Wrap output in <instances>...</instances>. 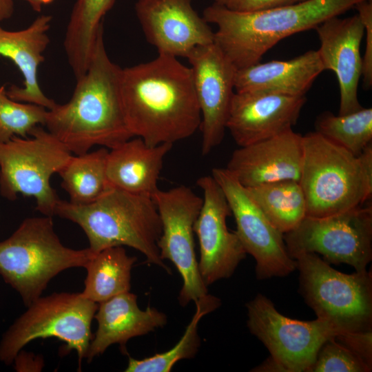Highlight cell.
<instances>
[{
  "instance_id": "1",
  "label": "cell",
  "mask_w": 372,
  "mask_h": 372,
  "mask_svg": "<svg viewBox=\"0 0 372 372\" xmlns=\"http://www.w3.org/2000/svg\"><path fill=\"white\" fill-rule=\"evenodd\" d=\"M121 96L130 132L148 145L174 144L200 127L191 68L176 56L158 54L150 61L122 68Z\"/></svg>"
},
{
  "instance_id": "2",
  "label": "cell",
  "mask_w": 372,
  "mask_h": 372,
  "mask_svg": "<svg viewBox=\"0 0 372 372\" xmlns=\"http://www.w3.org/2000/svg\"><path fill=\"white\" fill-rule=\"evenodd\" d=\"M102 24L87 70L68 102L48 110L45 126L76 155L94 145L112 149L132 138L121 96L122 68L109 57Z\"/></svg>"
},
{
  "instance_id": "3",
  "label": "cell",
  "mask_w": 372,
  "mask_h": 372,
  "mask_svg": "<svg viewBox=\"0 0 372 372\" xmlns=\"http://www.w3.org/2000/svg\"><path fill=\"white\" fill-rule=\"evenodd\" d=\"M363 0H304L270 10L241 12L215 3L203 11L215 24L214 43L237 70L259 63L282 39L316 29L329 18L340 16Z\"/></svg>"
},
{
  "instance_id": "4",
  "label": "cell",
  "mask_w": 372,
  "mask_h": 372,
  "mask_svg": "<svg viewBox=\"0 0 372 372\" xmlns=\"http://www.w3.org/2000/svg\"><path fill=\"white\" fill-rule=\"evenodd\" d=\"M54 215L79 225L93 254L108 247L127 246L141 252L147 262L172 273L160 256L157 243L162 225L151 196L112 186L89 204L59 200Z\"/></svg>"
},
{
  "instance_id": "5",
  "label": "cell",
  "mask_w": 372,
  "mask_h": 372,
  "mask_svg": "<svg viewBox=\"0 0 372 372\" xmlns=\"http://www.w3.org/2000/svg\"><path fill=\"white\" fill-rule=\"evenodd\" d=\"M93 254L62 244L51 216L28 218L0 242V276L28 307L61 271L84 267Z\"/></svg>"
},
{
  "instance_id": "6",
  "label": "cell",
  "mask_w": 372,
  "mask_h": 372,
  "mask_svg": "<svg viewBox=\"0 0 372 372\" xmlns=\"http://www.w3.org/2000/svg\"><path fill=\"white\" fill-rule=\"evenodd\" d=\"M300 185L307 216L324 217L369 201L372 196L364 180L360 161L316 131L302 136Z\"/></svg>"
},
{
  "instance_id": "7",
  "label": "cell",
  "mask_w": 372,
  "mask_h": 372,
  "mask_svg": "<svg viewBox=\"0 0 372 372\" xmlns=\"http://www.w3.org/2000/svg\"><path fill=\"white\" fill-rule=\"evenodd\" d=\"M294 259L299 293L317 318L337 334L372 330L371 271L344 273L315 253L300 254Z\"/></svg>"
},
{
  "instance_id": "8",
  "label": "cell",
  "mask_w": 372,
  "mask_h": 372,
  "mask_svg": "<svg viewBox=\"0 0 372 372\" xmlns=\"http://www.w3.org/2000/svg\"><path fill=\"white\" fill-rule=\"evenodd\" d=\"M98 306L81 293L40 296L3 335L0 362L12 364L19 352L34 340L56 338L66 343L68 351H76L80 366L92 338L91 324Z\"/></svg>"
},
{
  "instance_id": "9",
  "label": "cell",
  "mask_w": 372,
  "mask_h": 372,
  "mask_svg": "<svg viewBox=\"0 0 372 372\" xmlns=\"http://www.w3.org/2000/svg\"><path fill=\"white\" fill-rule=\"evenodd\" d=\"M30 138L14 136L0 143V194L14 200L18 194L33 197L36 209L52 217L59 198L50 183L72 152L55 136L37 125Z\"/></svg>"
},
{
  "instance_id": "10",
  "label": "cell",
  "mask_w": 372,
  "mask_h": 372,
  "mask_svg": "<svg viewBox=\"0 0 372 372\" xmlns=\"http://www.w3.org/2000/svg\"><path fill=\"white\" fill-rule=\"evenodd\" d=\"M289 255L319 254L328 263L347 264L366 270L372 259V206L360 205L324 217L306 216L284 234Z\"/></svg>"
},
{
  "instance_id": "11",
  "label": "cell",
  "mask_w": 372,
  "mask_h": 372,
  "mask_svg": "<svg viewBox=\"0 0 372 372\" xmlns=\"http://www.w3.org/2000/svg\"><path fill=\"white\" fill-rule=\"evenodd\" d=\"M247 327L286 372H309L322 345L337 333L327 322L286 317L262 293L246 304Z\"/></svg>"
},
{
  "instance_id": "12",
  "label": "cell",
  "mask_w": 372,
  "mask_h": 372,
  "mask_svg": "<svg viewBox=\"0 0 372 372\" xmlns=\"http://www.w3.org/2000/svg\"><path fill=\"white\" fill-rule=\"evenodd\" d=\"M158 211L162 233L157 245L163 260H170L180 274L183 285L178 300L182 306L208 293L195 254L194 226L203 198L185 185L158 189L152 196Z\"/></svg>"
},
{
  "instance_id": "13",
  "label": "cell",
  "mask_w": 372,
  "mask_h": 372,
  "mask_svg": "<svg viewBox=\"0 0 372 372\" xmlns=\"http://www.w3.org/2000/svg\"><path fill=\"white\" fill-rule=\"evenodd\" d=\"M211 176L222 188L236 224L235 232L256 262L258 280L285 277L296 269L284 234L267 219L246 187L227 169L215 167Z\"/></svg>"
},
{
  "instance_id": "14",
  "label": "cell",
  "mask_w": 372,
  "mask_h": 372,
  "mask_svg": "<svg viewBox=\"0 0 372 372\" xmlns=\"http://www.w3.org/2000/svg\"><path fill=\"white\" fill-rule=\"evenodd\" d=\"M203 204L194 231L200 246L198 271L207 287L231 277L247 252L235 231H230L227 218L231 215L225 195L211 176L199 178Z\"/></svg>"
},
{
  "instance_id": "15",
  "label": "cell",
  "mask_w": 372,
  "mask_h": 372,
  "mask_svg": "<svg viewBox=\"0 0 372 372\" xmlns=\"http://www.w3.org/2000/svg\"><path fill=\"white\" fill-rule=\"evenodd\" d=\"M187 59L201 114V153L207 155L224 138L237 69L214 43L194 48Z\"/></svg>"
},
{
  "instance_id": "16",
  "label": "cell",
  "mask_w": 372,
  "mask_h": 372,
  "mask_svg": "<svg viewBox=\"0 0 372 372\" xmlns=\"http://www.w3.org/2000/svg\"><path fill=\"white\" fill-rule=\"evenodd\" d=\"M192 0H137L135 12L146 40L158 54L187 58L196 47L214 43V32Z\"/></svg>"
},
{
  "instance_id": "17",
  "label": "cell",
  "mask_w": 372,
  "mask_h": 372,
  "mask_svg": "<svg viewBox=\"0 0 372 372\" xmlns=\"http://www.w3.org/2000/svg\"><path fill=\"white\" fill-rule=\"evenodd\" d=\"M320 41L317 50L324 70L333 71L340 87V115L360 110L358 89L362 76L360 45L364 28L358 16L327 19L316 29Z\"/></svg>"
},
{
  "instance_id": "18",
  "label": "cell",
  "mask_w": 372,
  "mask_h": 372,
  "mask_svg": "<svg viewBox=\"0 0 372 372\" xmlns=\"http://www.w3.org/2000/svg\"><path fill=\"white\" fill-rule=\"evenodd\" d=\"M305 103V96L235 92L226 127L246 146L291 130Z\"/></svg>"
},
{
  "instance_id": "19",
  "label": "cell",
  "mask_w": 372,
  "mask_h": 372,
  "mask_svg": "<svg viewBox=\"0 0 372 372\" xmlns=\"http://www.w3.org/2000/svg\"><path fill=\"white\" fill-rule=\"evenodd\" d=\"M302 157V136L291 129L239 147L226 168L245 187L288 179L299 181Z\"/></svg>"
},
{
  "instance_id": "20",
  "label": "cell",
  "mask_w": 372,
  "mask_h": 372,
  "mask_svg": "<svg viewBox=\"0 0 372 372\" xmlns=\"http://www.w3.org/2000/svg\"><path fill=\"white\" fill-rule=\"evenodd\" d=\"M51 21L50 15L42 14L21 30L10 31L0 26V55L10 59L23 76V86L11 85L6 91L7 95L14 101L37 104L48 110L52 108L56 102L41 89L38 70L50 43L48 32Z\"/></svg>"
},
{
  "instance_id": "21",
  "label": "cell",
  "mask_w": 372,
  "mask_h": 372,
  "mask_svg": "<svg viewBox=\"0 0 372 372\" xmlns=\"http://www.w3.org/2000/svg\"><path fill=\"white\" fill-rule=\"evenodd\" d=\"M98 328L90 341L85 358L90 362L112 344L125 349L127 341L164 327L166 315L156 308L141 310L137 296L128 292L116 295L99 304L94 315Z\"/></svg>"
},
{
  "instance_id": "22",
  "label": "cell",
  "mask_w": 372,
  "mask_h": 372,
  "mask_svg": "<svg viewBox=\"0 0 372 372\" xmlns=\"http://www.w3.org/2000/svg\"><path fill=\"white\" fill-rule=\"evenodd\" d=\"M324 70L317 50H309L290 60L259 62L237 70L234 89L236 92L305 96Z\"/></svg>"
},
{
  "instance_id": "23",
  "label": "cell",
  "mask_w": 372,
  "mask_h": 372,
  "mask_svg": "<svg viewBox=\"0 0 372 372\" xmlns=\"http://www.w3.org/2000/svg\"><path fill=\"white\" fill-rule=\"evenodd\" d=\"M172 145L150 146L137 137L110 149L105 167L109 183L130 193L152 197L158 189L163 161Z\"/></svg>"
},
{
  "instance_id": "24",
  "label": "cell",
  "mask_w": 372,
  "mask_h": 372,
  "mask_svg": "<svg viewBox=\"0 0 372 372\" xmlns=\"http://www.w3.org/2000/svg\"><path fill=\"white\" fill-rule=\"evenodd\" d=\"M115 1H76L63 40L67 59L76 79L87 70L103 17Z\"/></svg>"
},
{
  "instance_id": "25",
  "label": "cell",
  "mask_w": 372,
  "mask_h": 372,
  "mask_svg": "<svg viewBox=\"0 0 372 372\" xmlns=\"http://www.w3.org/2000/svg\"><path fill=\"white\" fill-rule=\"evenodd\" d=\"M137 258L127 254L122 246L104 249L96 254L84 268L87 276L81 294L99 304L131 288V271Z\"/></svg>"
},
{
  "instance_id": "26",
  "label": "cell",
  "mask_w": 372,
  "mask_h": 372,
  "mask_svg": "<svg viewBox=\"0 0 372 372\" xmlns=\"http://www.w3.org/2000/svg\"><path fill=\"white\" fill-rule=\"evenodd\" d=\"M270 223L282 234L294 229L307 216L299 181L288 179L246 187Z\"/></svg>"
},
{
  "instance_id": "27",
  "label": "cell",
  "mask_w": 372,
  "mask_h": 372,
  "mask_svg": "<svg viewBox=\"0 0 372 372\" xmlns=\"http://www.w3.org/2000/svg\"><path fill=\"white\" fill-rule=\"evenodd\" d=\"M108 150L100 148L76 156H71L59 174L61 187L74 204H89L100 198L110 187L106 176Z\"/></svg>"
},
{
  "instance_id": "28",
  "label": "cell",
  "mask_w": 372,
  "mask_h": 372,
  "mask_svg": "<svg viewBox=\"0 0 372 372\" xmlns=\"http://www.w3.org/2000/svg\"><path fill=\"white\" fill-rule=\"evenodd\" d=\"M195 313L178 342L169 350L151 357L136 360L129 357L126 372H169L174 365L184 359L193 358L200 345L198 333V323L205 315L212 312L221 304L220 300L212 295L200 298L196 302Z\"/></svg>"
},
{
  "instance_id": "29",
  "label": "cell",
  "mask_w": 372,
  "mask_h": 372,
  "mask_svg": "<svg viewBox=\"0 0 372 372\" xmlns=\"http://www.w3.org/2000/svg\"><path fill=\"white\" fill-rule=\"evenodd\" d=\"M315 129L328 140L358 156L372 143V108L362 107L337 116L324 112L316 118Z\"/></svg>"
},
{
  "instance_id": "30",
  "label": "cell",
  "mask_w": 372,
  "mask_h": 372,
  "mask_svg": "<svg viewBox=\"0 0 372 372\" xmlns=\"http://www.w3.org/2000/svg\"><path fill=\"white\" fill-rule=\"evenodd\" d=\"M48 109L37 104L11 99L0 87V143L17 136L28 138L37 125H44Z\"/></svg>"
},
{
  "instance_id": "31",
  "label": "cell",
  "mask_w": 372,
  "mask_h": 372,
  "mask_svg": "<svg viewBox=\"0 0 372 372\" xmlns=\"http://www.w3.org/2000/svg\"><path fill=\"white\" fill-rule=\"evenodd\" d=\"M371 370L334 337L320 347L309 372H369Z\"/></svg>"
},
{
  "instance_id": "32",
  "label": "cell",
  "mask_w": 372,
  "mask_h": 372,
  "mask_svg": "<svg viewBox=\"0 0 372 372\" xmlns=\"http://www.w3.org/2000/svg\"><path fill=\"white\" fill-rule=\"evenodd\" d=\"M354 8L358 11L365 34V50L362 58V76L363 87L371 89L372 86V1L363 0L358 3Z\"/></svg>"
},
{
  "instance_id": "33",
  "label": "cell",
  "mask_w": 372,
  "mask_h": 372,
  "mask_svg": "<svg viewBox=\"0 0 372 372\" xmlns=\"http://www.w3.org/2000/svg\"><path fill=\"white\" fill-rule=\"evenodd\" d=\"M334 339L357 355L372 369V330L341 333Z\"/></svg>"
},
{
  "instance_id": "34",
  "label": "cell",
  "mask_w": 372,
  "mask_h": 372,
  "mask_svg": "<svg viewBox=\"0 0 372 372\" xmlns=\"http://www.w3.org/2000/svg\"><path fill=\"white\" fill-rule=\"evenodd\" d=\"M303 1L304 0H214V3L232 11L255 12Z\"/></svg>"
},
{
  "instance_id": "35",
  "label": "cell",
  "mask_w": 372,
  "mask_h": 372,
  "mask_svg": "<svg viewBox=\"0 0 372 372\" xmlns=\"http://www.w3.org/2000/svg\"><path fill=\"white\" fill-rule=\"evenodd\" d=\"M251 371L258 372H286L285 368L271 356Z\"/></svg>"
},
{
  "instance_id": "36",
  "label": "cell",
  "mask_w": 372,
  "mask_h": 372,
  "mask_svg": "<svg viewBox=\"0 0 372 372\" xmlns=\"http://www.w3.org/2000/svg\"><path fill=\"white\" fill-rule=\"evenodd\" d=\"M14 12V0H0V23L11 17Z\"/></svg>"
},
{
  "instance_id": "37",
  "label": "cell",
  "mask_w": 372,
  "mask_h": 372,
  "mask_svg": "<svg viewBox=\"0 0 372 372\" xmlns=\"http://www.w3.org/2000/svg\"><path fill=\"white\" fill-rule=\"evenodd\" d=\"M30 4L33 10L40 12L43 6L53 2L54 0H23Z\"/></svg>"
},
{
  "instance_id": "38",
  "label": "cell",
  "mask_w": 372,
  "mask_h": 372,
  "mask_svg": "<svg viewBox=\"0 0 372 372\" xmlns=\"http://www.w3.org/2000/svg\"><path fill=\"white\" fill-rule=\"evenodd\" d=\"M368 1H372V0H368Z\"/></svg>"
}]
</instances>
